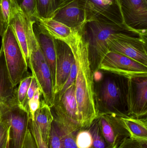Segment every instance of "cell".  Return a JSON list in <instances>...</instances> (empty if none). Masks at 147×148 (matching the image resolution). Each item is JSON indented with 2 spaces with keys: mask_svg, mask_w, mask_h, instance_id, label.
<instances>
[{
  "mask_svg": "<svg viewBox=\"0 0 147 148\" xmlns=\"http://www.w3.org/2000/svg\"><path fill=\"white\" fill-rule=\"evenodd\" d=\"M77 66L75 94L82 129H87L97 117L94 97V75L91 68L88 45L78 30L66 41Z\"/></svg>",
  "mask_w": 147,
  "mask_h": 148,
  "instance_id": "obj_1",
  "label": "cell"
},
{
  "mask_svg": "<svg viewBox=\"0 0 147 148\" xmlns=\"http://www.w3.org/2000/svg\"><path fill=\"white\" fill-rule=\"evenodd\" d=\"M93 75L94 103L97 117L104 114L128 116V78L101 69Z\"/></svg>",
  "mask_w": 147,
  "mask_h": 148,
  "instance_id": "obj_2",
  "label": "cell"
},
{
  "mask_svg": "<svg viewBox=\"0 0 147 148\" xmlns=\"http://www.w3.org/2000/svg\"><path fill=\"white\" fill-rule=\"evenodd\" d=\"M88 45L89 61L93 74L99 69L100 63L109 51L108 41L111 36L119 33L141 36L124 23H108L86 21L78 30Z\"/></svg>",
  "mask_w": 147,
  "mask_h": 148,
  "instance_id": "obj_3",
  "label": "cell"
},
{
  "mask_svg": "<svg viewBox=\"0 0 147 148\" xmlns=\"http://www.w3.org/2000/svg\"><path fill=\"white\" fill-rule=\"evenodd\" d=\"M34 22L29 24L27 29L29 50L28 66L38 82L44 101L51 108L53 106L54 97L51 74L35 36L33 28Z\"/></svg>",
  "mask_w": 147,
  "mask_h": 148,
  "instance_id": "obj_4",
  "label": "cell"
},
{
  "mask_svg": "<svg viewBox=\"0 0 147 148\" xmlns=\"http://www.w3.org/2000/svg\"><path fill=\"white\" fill-rule=\"evenodd\" d=\"M1 37L7 68L13 84L16 86L31 74L28 71L27 62L11 25L7 26Z\"/></svg>",
  "mask_w": 147,
  "mask_h": 148,
  "instance_id": "obj_5",
  "label": "cell"
},
{
  "mask_svg": "<svg viewBox=\"0 0 147 148\" xmlns=\"http://www.w3.org/2000/svg\"><path fill=\"white\" fill-rule=\"evenodd\" d=\"M51 109L54 120L68 131L76 133L82 129L75 83L61 95H54L53 106Z\"/></svg>",
  "mask_w": 147,
  "mask_h": 148,
  "instance_id": "obj_6",
  "label": "cell"
},
{
  "mask_svg": "<svg viewBox=\"0 0 147 148\" xmlns=\"http://www.w3.org/2000/svg\"><path fill=\"white\" fill-rule=\"evenodd\" d=\"M147 38L119 33L108 41L109 51L125 56L147 67Z\"/></svg>",
  "mask_w": 147,
  "mask_h": 148,
  "instance_id": "obj_7",
  "label": "cell"
},
{
  "mask_svg": "<svg viewBox=\"0 0 147 148\" xmlns=\"http://www.w3.org/2000/svg\"><path fill=\"white\" fill-rule=\"evenodd\" d=\"M0 113L10 124L9 148H23L28 129L29 112L16 103L9 106L0 104Z\"/></svg>",
  "mask_w": 147,
  "mask_h": 148,
  "instance_id": "obj_8",
  "label": "cell"
},
{
  "mask_svg": "<svg viewBox=\"0 0 147 148\" xmlns=\"http://www.w3.org/2000/svg\"><path fill=\"white\" fill-rule=\"evenodd\" d=\"M99 69L125 77L128 79L147 77V67L121 54L107 53L100 63Z\"/></svg>",
  "mask_w": 147,
  "mask_h": 148,
  "instance_id": "obj_9",
  "label": "cell"
},
{
  "mask_svg": "<svg viewBox=\"0 0 147 148\" xmlns=\"http://www.w3.org/2000/svg\"><path fill=\"white\" fill-rule=\"evenodd\" d=\"M124 24L147 36V0H118Z\"/></svg>",
  "mask_w": 147,
  "mask_h": 148,
  "instance_id": "obj_10",
  "label": "cell"
},
{
  "mask_svg": "<svg viewBox=\"0 0 147 148\" xmlns=\"http://www.w3.org/2000/svg\"><path fill=\"white\" fill-rule=\"evenodd\" d=\"M85 21L123 23L118 0H86Z\"/></svg>",
  "mask_w": 147,
  "mask_h": 148,
  "instance_id": "obj_11",
  "label": "cell"
},
{
  "mask_svg": "<svg viewBox=\"0 0 147 148\" xmlns=\"http://www.w3.org/2000/svg\"><path fill=\"white\" fill-rule=\"evenodd\" d=\"M127 101L128 116H147V77L129 79Z\"/></svg>",
  "mask_w": 147,
  "mask_h": 148,
  "instance_id": "obj_12",
  "label": "cell"
},
{
  "mask_svg": "<svg viewBox=\"0 0 147 148\" xmlns=\"http://www.w3.org/2000/svg\"><path fill=\"white\" fill-rule=\"evenodd\" d=\"M86 0H64L51 19L74 30H78L85 22Z\"/></svg>",
  "mask_w": 147,
  "mask_h": 148,
  "instance_id": "obj_13",
  "label": "cell"
},
{
  "mask_svg": "<svg viewBox=\"0 0 147 148\" xmlns=\"http://www.w3.org/2000/svg\"><path fill=\"white\" fill-rule=\"evenodd\" d=\"M56 50V78L54 95L59 92L67 81L72 66L75 62L74 55L69 45L63 41L54 39Z\"/></svg>",
  "mask_w": 147,
  "mask_h": 148,
  "instance_id": "obj_14",
  "label": "cell"
},
{
  "mask_svg": "<svg viewBox=\"0 0 147 148\" xmlns=\"http://www.w3.org/2000/svg\"><path fill=\"white\" fill-rule=\"evenodd\" d=\"M101 131L104 140L111 147H117L125 138L130 137L121 118L112 114L99 116Z\"/></svg>",
  "mask_w": 147,
  "mask_h": 148,
  "instance_id": "obj_15",
  "label": "cell"
},
{
  "mask_svg": "<svg viewBox=\"0 0 147 148\" xmlns=\"http://www.w3.org/2000/svg\"><path fill=\"white\" fill-rule=\"evenodd\" d=\"M33 28L35 38L50 69L54 87L56 78V61L54 38L43 27L37 18L33 23Z\"/></svg>",
  "mask_w": 147,
  "mask_h": 148,
  "instance_id": "obj_16",
  "label": "cell"
},
{
  "mask_svg": "<svg viewBox=\"0 0 147 148\" xmlns=\"http://www.w3.org/2000/svg\"><path fill=\"white\" fill-rule=\"evenodd\" d=\"M12 9L9 25L13 27L28 65L29 50L27 41L28 27L36 18L32 19L28 16L12 0Z\"/></svg>",
  "mask_w": 147,
  "mask_h": 148,
  "instance_id": "obj_17",
  "label": "cell"
},
{
  "mask_svg": "<svg viewBox=\"0 0 147 148\" xmlns=\"http://www.w3.org/2000/svg\"><path fill=\"white\" fill-rule=\"evenodd\" d=\"M16 91L17 88L13 84L7 68L1 46L0 49V104L9 106L17 103Z\"/></svg>",
  "mask_w": 147,
  "mask_h": 148,
  "instance_id": "obj_18",
  "label": "cell"
},
{
  "mask_svg": "<svg viewBox=\"0 0 147 148\" xmlns=\"http://www.w3.org/2000/svg\"><path fill=\"white\" fill-rule=\"evenodd\" d=\"M53 120L51 108L44 99L41 100L40 106L35 111L32 121L39 129L43 141L47 145Z\"/></svg>",
  "mask_w": 147,
  "mask_h": 148,
  "instance_id": "obj_19",
  "label": "cell"
},
{
  "mask_svg": "<svg viewBox=\"0 0 147 148\" xmlns=\"http://www.w3.org/2000/svg\"><path fill=\"white\" fill-rule=\"evenodd\" d=\"M37 18L43 27L54 39L66 41L76 31L51 18Z\"/></svg>",
  "mask_w": 147,
  "mask_h": 148,
  "instance_id": "obj_20",
  "label": "cell"
},
{
  "mask_svg": "<svg viewBox=\"0 0 147 148\" xmlns=\"http://www.w3.org/2000/svg\"><path fill=\"white\" fill-rule=\"evenodd\" d=\"M120 118L130 134L129 137L147 140V116L135 118L127 116Z\"/></svg>",
  "mask_w": 147,
  "mask_h": 148,
  "instance_id": "obj_21",
  "label": "cell"
},
{
  "mask_svg": "<svg viewBox=\"0 0 147 148\" xmlns=\"http://www.w3.org/2000/svg\"><path fill=\"white\" fill-rule=\"evenodd\" d=\"M64 0H36V18H51Z\"/></svg>",
  "mask_w": 147,
  "mask_h": 148,
  "instance_id": "obj_22",
  "label": "cell"
},
{
  "mask_svg": "<svg viewBox=\"0 0 147 148\" xmlns=\"http://www.w3.org/2000/svg\"><path fill=\"white\" fill-rule=\"evenodd\" d=\"M92 137V144L91 148H117L110 147L104 138L101 131L100 121L98 116L88 128Z\"/></svg>",
  "mask_w": 147,
  "mask_h": 148,
  "instance_id": "obj_23",
  "label": "cell"
},
{
  "mask_svg": "<svg viewBox=\"0 0 147 148\" xmlns=\"http://www.w3.org/2000/svg\"><path fill=\"white\" fill-rule=\"evenodd\" d=\"M60 136L62 148H78L76 142V134L68 131L63 126L54 121Z\"/></svg>",
  "mask_w": 147,
  "mask_h": 148,
  "instance_id": "obj_24",
  "label": "cell"
},
{
  "mask_svg": "<svg viewBox=\"0 0 147 148\" xmlns=\"http://www.w3.org/2000/svg\"><path fill=\"white\" fill-rule=\"evenodd\" d=\"M75 139L78 148H91L92 146V136L87 128L78 130Z\"/></svg>",
  "mask_w": 147,
  "mask_h": 148,
  "instance_id": "obj_25",
  "label": "cell"
},
{
  "mask_svg": "<svg viewBox=\"0 0 147 148\" xmlns=\"http://www.w3.org/2000/svg\"><path fill=\"white\" fill-rule=\"evenodd\" d=\"M0 121V148H8L10 124L6 117L1 114Z\"/></svg>",
  "mask_w": 147,
  "mask_h": 148,
  "instance_id": "obj_26",
  "label": "cell"
},
{
  "mask_svg": "<svg viewBox=\"0 0 147 148\" xmlns=\"http://www.w3.org/2000/svg\"><path fill=\"white\" fill-rule=\"evenodd\" d=\"M32 74L23 78L20 83L19 88L16 91V99L18 104L21 106L25 100L28 90L33 78Z\"/></svg>",
  "mask_w": 147,
  "mask_h": 148,
  "instance_id": "obj_27",
  "label": "cell"
},
{
  "mask_svg": "<svg viewBox=\"0 0 147 148\" xmlns=\"http://www.w3.org/2000/svg\"><path fill=\"white\" fill-rule=\"evenodd\" d=\"M32 19L36 18V0H12Z\"/></svg>",
  "mask_w": 147,
  "mask_h": 148,
  "instance_id": "obj_28",
  "label": "cell"
},
{
  "mask_svg": "<svg viewBox=\"0 0 147 148\" xmlns=\"http://www.w3.org/2000/svg\"><path fill=\"white\" fill-rule=\"evenodd\" d=\"M117 148H147V140L127 137L124 139Z\"/></svg>",
  "mask_w": 147,
  "mask_h": 148,
  "instance_id": "obj_29",
  "label": "cell"
},
{
  "mask_svg": "<svg viewBox=\"0 0 147 148\" xmlns=\"http://www.w3.org/2000/svg\"><path fill=\"white\" fill-rule=\"evenodd\" d=\"M48 148H62L60 136L53 121L48 139Z\"/></svg>",
  "mask_w": 147,
  "mask_h": 148,
  "instance_id": "obj_30",
  "label": "cell"
},
{
  "mask_svg": "<svg viewBox=\"0 0 147 148\" xmlns=\"http://www.w3.org/2000/svg\"><path fill=\"white\" fill-rule=\"evenodd\" d=\"M39 88L37 89L33 97L30 99L28 102V109L29 111L30 119L33 120L35 111L37 110L40 106L41 96V95Z\"/></svg>",
  "mask_w": 147,
  "mask_h": 148,
  "instance_id": "obj_31",
  "label": "cell"
},
{
  "mask_svg": "<svg viewBox=\"0 0 147 148\" xmlns=\"http://www.w3.org/2000/svg\"><path fill=\"white\" fill-rule=\"evenodd\" d=\"M28 128L33 136L38 148H48L47 145L43 141L40 133L34 122L29 119Z\"/></svg>",
  "mask_w": 147,
  "mask_h": 148,
  "instance_id": "obj_32",
  "label": "cell"
},
{
  "mask_svg": "<svg viewBox=\"0 0 147 148\" xmlns=\"http://www.w3.org/2000/svg\"><path fill=\"white\" fill-rule=\"evenodd\" d=\"M1 8L5 27L9 24L12 9V0H0Z\"/></svg>",
  "mask_w": 147,
  "mask_h": 148,
  "instance_id": "obj_33",
  "label": "cell"
},
{
  "mask_svg": "<svg viewBox=\"0 0 147 148\" xmlns=\"http://www.w3.org/2000/svg\"><path fill=\"white\" fill-rule=\"evenodd\" d=\"M39 88V87L38 82H37L35 77L33 76L32 81H31L29 88H28V90L26 98H25V100L23 101V103L21 105L22 107L23 108L27 110L28 112H29L28 109V102L30 101V99L33 97L36 90Z\"/></svg>",
  "mask_w": 147,
  "mask_h": 148,
  "instance_id": "obj_34",
  "label": "cell"
},
{
  "mask_svg": "<svg viewBox=\"0 0 147 148\" xmlns=\"http://www.w3.org/2000/svg\"><path fill=\"white\" fill-rule=\"evenodd\" d=\"M77 74V65H76V61H75V62L73 63L70 72V75L68 76L66 82L65 83L64 85L63 86L62 89L59 92L56 93V94H58V95H61V94L64 93L69 87H70L73 84L75 83Z\"/></svg>",
  "mask_w": 147,
  "mask_h": 148,
  "instance_id": "obj_35",
  "label": "cell"
},
{
  "mask_svg": "<svg viewBox=\"0 0 147 148\" xmlns=\"http://www.w3.org/2000/svg\"><path fill=\"white\" fill-rule=\"evenodd\" d=\"M23 148H38L33 136L29 128L27 132Z\"/></svg>",
  "mask_w": 147,
  "mask_h": 148,
  "instance_id": "obj_36",
  "label": "cell"
},
{
  "mask_svg": "<svg viewBox=\"0 0 147 148\" xmlns=\"http://www.w3.org/2000/svg\"><path fill=\"white\" fill-rule=\"evenodd\" d=\"M6 29L0 3V36H2Z\"/></svg>",
  "mask_w": 147,
  "mask_h": 148,
  "instance_id": "obj_37",
  "label": "cell"
},
{
  "mask_svg": "<svg viewBox=\"0 0 147 148\" xmlns=\"http://www.w3.org/2000/svg\"><path fill=\"white\" fill-rule=\"evenodd\" d=\"M1 113H0V121H1Z\"/></svg>",
  "mask_w": 147,
  "mask_h": 148,
  "instance_id": "obj_38",
  "label": "cell"
},
{
  "mask_svg": "<svg viewBox=\"0 0 147 148\" xmlns=\"http://www.w3.org/2000/svg\"><path fill=\"white\" fill-rule=\"evenodd\" d=\"M8 148H9V147H8Z\"/></svg>",
  "mask_w": 147,
  "mask_h": 148,
  "instance_id": "obj_39",
  "label": "cell"
}]
</instances>
